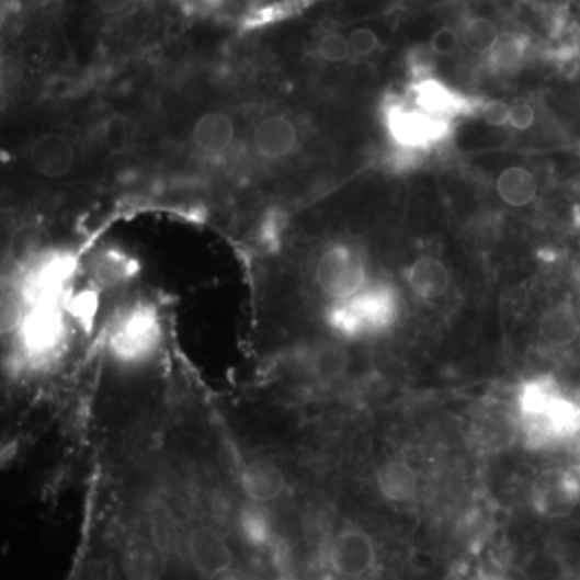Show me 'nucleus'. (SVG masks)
<instances>
[{
  "mask_svg": "<svg viewBox=\"0 0 580 580\" xmlns=\"http://www.w3.org/2000/svg\"><path fill=\"white\" fill-rule=\"evenodd\" d=\"M521 439L532 450L550 447L580 428V410L548 376L521 383L514 398Z\"/></svg>",
  "mask_w": 580,
  "mask_h": 580,
  "instance_id": "obj_1",
  "label": "nucleus"
},
{
  "mask_svg": "<svg viewBox=\"0 0 580 580\" xmlns=\"http://www.w3.org/2000/svg\"><path fill=\"white\" fill-rule=\"evenodd\" d=\"M163 341V322L156 305L137 300L123 308L106 332V352L113 362L137 366L149 362Z\"/></svg>",
  "mask_w": 580,
  "mask_h": 580,
  "instance_id": "obj_2",
  "label": "nucleus"
},
{
  "mask_svg": "<svg viewBox=\"0 0 580 580\" xmlns=\"http://www.w3.org/2000/svg\"><path fill=\"white\" fill-rule=\"evenodd\" d=\"M398 295L389 284H368L365 289L331 304L328 325L345 339H362L380 334L396 322Z\"/></svg>",
  "mask_w": 580,
  "mask_h": 580,
  "instance_id": "obj_3",
  "label": "nucleus"
},
{
  "mask_svg": "<svg viewBox=\"0 0 580 580\" xmlns=\"http://www.w3.org/2000/svg\"><path fill=\"white\" fill-rule=\"evenodd\" d=\"M65 304L34 305L16 331L20 355L26 365L41 368L57 359L68 334Z\"/></svg>",
  "mask_w": 580,
  "mask_h": 580,
  "instance_id": "obj_4",
  "label": "nucleus"
},
{
  "mask_svg": "<svg viewBox=\"0 0 580 580\" xmlns=\"http://www.w3.org/2000/svg\"><path fill=\"white\" fill-rule=\"evenodd\" d=\"M78 271V259L70 250H49L27 266L16 292L26 308L34 305L65 304Z\"/></svg>",
  "mask_w": 580,
  "mask_h": 580,
  "instance_id": "obj_5",
  "label": "nucleus"
},
{
  "mask_svg": "<svg viewBox=\"0 0 580 580\" xmlns=\"http://www.w3.org/2000/svg\"><path fill=\"white\" fill-rule=\"evenodd\" d=\"M384 123L394 143L407 150L431 149L444 143L452 132L450 120L431 115L400 98L384 102Z\"/></svg>",
  "mask_w": 580,
  "mask_h": 580,
  "instance_id": "obj_6",
  "label": "nucleus"
},
{
  "mask_svg": "<svg viewBox=\"0 0 580 580\" xmlns=\"http://www.w3.org/2000/svg\"><path fill=\"white\" fill-rule=\"evenodd\" d=\"M315 281L318 289L331 300H346L368 286V270L359 250L345 243L329 247L317 264Z\"/></svg>",
  "mask_w": 580,
  "mask_h": 580,
  "instance_id": "obj_7",
  "label": "nucleus"
},
{
  "mask_svg": "<svg viewBox=\"0 0 580 580\" xmlns=\"http://www.w3.org/2000/svg\"><path fill=\"white\" fill-rule=\"evenodd\" d=\"M328 558L336 575L362 579L376 568V544L362 528H343L332 538Z\"/></svg>",
  "mask_w": 580,
  "mask_h": 580,
  "instance_id": "obj_8",
  "label": "nucleus"
},
{
  "mask_svg": "<svg viewBox=\"0 0 580 580\" xmlns=\"http://www.w3.org/2000/svg\"><path fill=\"white\" fill-rule=\"evenodd\" d=\"M473 437L477 447L489 453H500L513 447L521 439V425L514 403L487 405L473 421Z\"/></svg>",
  "mask_w": 580,
  "mask_h": 580,
  "instance_id": "obj_9",
  "label": "nucleus"
},
{
  "mask_svg": "<svg viewBox=\"0 0 580 580\" xmlns=\"http://www.w3.org/2000/svg\"><path fill=\"white\" fill-rule=\"evenodd\" d=\"M411 98H413V104L424 112L439 116V118L450 120V122L456 116L471 115L482 106L475 99L450 88L447 82L437 80L432 75L413 81Z\"/></svg>",
  "mask_w": 580,
  "mask_h": 580,
  "instance_id": "obj_10",
  "label": "nucleus"
},
{
  "mask_svg": "<svg viewBox=\"0 0 580 580\" xmlns=\"http://www.w3.org/2000/svg\"><path fill=\"white\" fill-rule=\"evenodd\" d=\"M579 501V486L575 477L565 471H547L537 477L532 487V503L538 513L548 518H562L575 510Z\"/></svg>",
  "mask_w": 580,
  "mask_h": 580,
  "instance_id": "obj_11",
  "label": "nucleus"
},
{
  "mask_svg": "<svg viewBox=\"0 0 580 580\" xmlns=\"http://www.w3.org/2000/svg\"><path fill=\"white\" fill-rule=\"evenodd\" d=\"M189 555L204 578L218 579L231 569L232 556L228 542L215 528L201 526L189 535Z\"/></svg>",
  "mask_w": 580,
  "mask_h": 580,
  "instance_id": "obj_12",
  "label": "nucleus"
},
{
  "mask_svg": "<svg viewBox=\"0 0 580 580\" xmlns=\"http://www.w3.org/2000/svg\"><path fill=\"white\" fill-rule=\"evenodd\" d=\"M239 484L247 500L255 504L281 499L287 489L286 475L270 459H252L247 463L240 473Z\"/></svg>",
  "mask_w": 580,
  "mask_h": 580,
  "instance_id": "obj_13",
  "label": "nucleus"
},
{
  "mask_svg": "<svg viewBox=\"0 0 580 580\" xmlns=\"http://www.w3.org/2000/svg\"><path fill=\"white\" fill-rule=\"evenodd\" d=\"M30 160L41 177L58 180L75 167V147L64 134H44L31 147Z\"/></svg>",
  "mask_w": 580,
  "mask_h": 580,
  "instance_id": "obj_14",
  "label": "nucleus"
},
{
  "mask_svg": "<svg viewBox=\"0 0 580 580\" xmlns=\"http://www.w3.org/2000/svg\"><path fill=\"white\" fill-rule=\"evenodd\" d=\"M297 143V128L283 115L264 116L253 129V147L266 160H281L291 156Z\"/></svg>",
  "mask_w": 580,
  "mask_h": 580,
  "instance_id": "obj_15",
  "label": "nucleus"
},
{
  "mask_svg": "<svg viewBox=\"0 0 580 580\" xmlns=\"http://www.w3.org/2000/svg\"><path fill=\"white\" fill-rule=\"evenodd\" d=\"M236 126L225 112H208L197 120L192 129L195 147L208 156H219L235 143Z\"/></svg>",
  "mask_w": 580,
  "mask_h": 580,
  "instance_id": "obj_16",
  "label": "nucleus"
},
{
  "mask_svg": "<svg viewBox=\"0 0 580 580\" xmlns=\"http://www.w3.org/2000/svg\"><path fill=\"white\" fill-rule=\"evenodd\" d=\"M411 292L424 302L437 300L450 287L447 266L434 257H421L407 271Z\"/></svg>",
  "mask_w": 580,
  "mask_h": 580,
  "instance_id": "obj_17",
  "label": "nucleus"
},
{
  "mask_svg": "<svg viewBox=\"0 0 580 580\" xmlns=\"http://www.w3.org/2000/svg\"><path fill=\"white\" fill-rule=\"evenodd\" d=\"M377 490L393 503H410L418 496V475L403 459L384 463L376 475Z\"/></svg>",
  "mask_w": 580,
  "mask_h": 580,
  "instance_id": "obj_18",
  "label": "nucleus"
},
{
  "mask_svg": "<svg viewBox=\"0 0 580 580\" xmlns=\"http://www.w3.org/2000/svg\"><path fill=\"white\" fill-rule=\"evenodd\" d=\"M538 336L542 341L554 349H566L572 345L580 336L578 315L569 305H558L551 308L541 319Z\"/></svg>",
  "mask_w": 580,
  "mask_h": 580,
  "instance_id": "obj_19",
  "label": "nucleus"
},
{
  "mask_svg": "<svg viewBox=\"0 0 580 580\" xmlns=\"http://www.w3.org/2000/svg\"><path fill=\"white\" fill-rule=\"evenodd\" d=\"M497 194L510 207H526L537 195V180L524 167H510L497 180Z\"/></svg>",
  "mask_w": 580,
  "mask_h": 580,
  "instance_id": "obj_20",
  "label": "nucleus"
},
{
  "mask_svg": "<svg viewBox=\"0 0 580 580\" xmlns=\"http://www.w3.org/2000/svg\"><path fill=\"white\" fill-rule=\"evenodd\" d=\"M308 368L325 383H332L345 373L349 366V356L341 346L332 343H321L315 346L308 355Z\"/></svg>",
  "mask_w": 580,
  "mask_h": 580,
  "instance_id": "obj_21",
  "label": "nucleus"
},
{
  "mask_svg": "<svg viewBox=\"0 0 580 580\" xmlns=\"http://www.w3.org/2000/svg\"><path fill=\"white\" fill-rule=\"evenodd\" d=\"M239 527L246 541L255 547H264L270 542V521L259 508H243L239 514Z\"/></svg>",
  "mask_w": 580,
  "mask_h": 580,
  "instance_id": "obj_22",
  "label": "nucleus"
},
{
  "mask_svg": "<svg viewBox=\"0 0 580 580\" xmlns=\"http://www.w3.org/2000/svg\"><path fill=\"white\" fill-rule=\"evenodd\" d=\"M65 308L73 321L80 322L84 328H91L99 311V292L94 289H84L77 294L70 292Z\"/></svg>",
  "mask_w": 580,
  "mask_h": 580,
  "instance_id": "obj_23",
  "label": "nucleus"
},
{
  "mask_svg": "<svg viewBox=\"0 0 580 580\" xmlns=\"http://www.w3.org/2000/svg\"><path fill=\"white\" fill-rule=\"evenodd\" d=\"M318 55L328 64H343L352 57L349 39L338 31H329L319 39Z\"/></svg>",
  "mask_w": 580,
  "mask_h": 580,
  "instance_id": "obj_24",
  "label": "nucleus"
},
{
  "mask_svg": "<svg viewBox=\"0 0 580 580\" xmlns=\"http://www.w3.org/2000/svg\"><path fill=\"white\" fill-rule=\"evenodd\" d=\"M349 39L350 53L353 57L366 58L371 57L380 49V37L373 27L360 26L355 27L352 33L346 36Z\"/></svg>",
  "mask_w": 580,
  "mask_h": 580,
  "instance_id": "obj_25",
  "label": "nucleus"
},
{
  "mask_svg": "<svg viewBox=\"0 0 580 580\" xmlns=\"http://www.w3.org/2000/svg\"><path fill=\"white\" fill-rule=\"evenodd\" d=\"M136 273V263L120 253L109 252L101 259V274L104 281H122Z\"/></svg>",
  "mask_w": 580,
  "mask_h": 580,
  "instance_id": "obj_26",
  "label": "nucleus"
},
{
  "mask_svg": "<svg viewBox=\"0 0 580 580\" xmlns=\"http://www.w3.org/2000/svg\"><path fill=\"white\" fill-rule=\"evenodd\" d=\"M510 110L511 106L504 104L503 101H489L480 106V115L487 125L501 128L510 123Z\"/></svg>",
  "mask_w": 580,
  "mask_h": 580,
  "instance_id": "obj_27",
  "label": "nucleus"
},
{
  "mask_svg": "<svg viewBox=\"0 0 580 580\" xmlns=\"http://www.w3.org/2000/svg\"><path fill=\"white\" fill-rule=\"evenodd\" d=\"M535 122L534 106L527 102H518L510 110V125L518 132H526Z\"/></svg>",
  "mask_w": 580,
  "mask_h": 580,
  "instance_id": "obj_28",
  "label": "nucleus"
},
{
  "mask_svg": "<svg viewBox=\"0 0 580 580\" xmlns=\"http://www.w3.org/2000/svg\"><path fill=\"white\" fill-rule=\"evenodd\" d=\"M92 2L95 9L104 15H116V13L125 12L132 5L133 0H92Z\"/></svg>",
  "mask_w": 580,
  "mask_h": 580,
  "instance_id": "obj_29",
  "label": "nucleus"
},
{
  "mask_svg": "<svg viewBox=\"0 0 580 580\" xmlns=\"http://www.w3.org/2000/svg\"><path fill=\"white\" fill-rule=\"evenodd\" d=\"M486 580H504V579H500V578H489V579H486Z\"/></svg>",
  "mask_w": 580,
  "mask_h": 580,
  "instance_id": "obj_30",
  "label": "nucleus"
}]
</instances>
